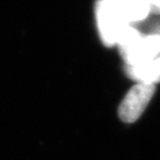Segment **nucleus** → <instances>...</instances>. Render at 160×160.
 <instances>
[{"label":"nucleus","instance_id":"1","mask_svg":"<svg viewBox=\"0 0 160 160\" xmlns=\"http://www.w3.org/2000/svg\"><path fill=\"white\" fill-rule=\"evenodd\" d=\"M98 30L106 46L118 44L121 34L129 26L120 0H99L96 4Z\"/></svg>","mask_w":160,"mask_h":160},{"label":"nucleus","instance_id":"2","mask_svg":"<svg viewBox=\"0 0 160 160\" xmlns=\"http://www.w3.org/2000/svg\"><path fill=\"white\" fill-rule=\"evenodd\" d=\"M155 92L154 84L136 83L125 96L119 107V117L124 123H134L139 119Z\"/></svg>","mask_w":160,"mask_h":160},{"label":"nucleus","instance_id":"3","mask_svg":"<svg viewBox=\"0 0 160 160\" xmlns=\"http://www.w3.org/2000/svg\"><path fill=\"white\" fill-rule=\"evenodd\" d=\"M126 73L137 83L154 84L160 82V56L135 66H126Z\"/></svg>","mask_w":160,"mask_h":160},{"label":"nucleus","instance_id":"4","mask_svg":"<svg viewBox=\"0 0 160 160\" xmlns=\"http://www.w3.org/2000/svg\"><path fill=\"white\" fill-rule=\"evenodd\" d=\"M120 3L129 24L145 20L150 14L147 0H120Z\"/></svg>","mask_w":160,"mask_h":160},{"label":"nucleus","instance_id":"5","mask_svg":"<svg viewBox=\"0 0 160 160\" xmlns=\"http://www.w3.org/2000/svg\"><path fill=\"white\" fill-rule=\"evenodd\" d=\"M150 8V12L160 14V0H147Z\"/></svg>","mask_w":160,"mask_h":160}]
</instances>
